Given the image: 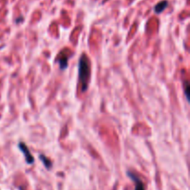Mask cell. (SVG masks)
Segmentation results:
<instances>
[{"label": "cell", "mask_w": 190, "mask_h": 190, "mask_svg": "<svg viewBox=\"0 0 190 190\" xmlns=\"http://www.w3.org/2000/svg\"><path fill=\"white\" fill-rule=\"evenodd\" d=\"M91 76L90 61L86 55L83 54L79 60V87L81 93H85L87 88Z\"/></svg>", "instance_id": "6da1fadb"}, {"label": "cell", "mask_w": 190, "mask_h": 190, "mask_svg": "<svg viewBox=\"0 0 190 190\" xmlns=\"http://www.w3.org/2000/svg\"><path fill=\"white\" fill-rule=\"evenodd\" d=\"M69 54L70 51L68 49L66 50H62L57 57L56 60L58 61V63L59 64V68L60 70H65L68 66V59H69Z\"/></svg>", "instance_id": "7a4b0ae2"}, {"label": "cell", "mask_w": 190, "mask_h": 190, "mask_svg": "<svg viewBox=\"0 0 190 190\" xmlns=\"http://www.w3.org/2000/svg\"><path fill=\"white\" fill-rule=\"evenodd\" d=\"M18 147H19V148L21 150V152L23 153V155H24L25 159H26V162L28 164H33V162H34V159L32 156V154H31V152H30L29 148L26 147V145L24 143H22V142H20V143L18 144Z\"/></svg>", "instance_id": "3957f363"}, {"label": "cell", "mask_w": 190, "mask_h": 190, "mask_svg": "<svg viewBox=\"0 0 190 190\" xmlns=\"http://www.w3.org/2000/svg\"><path fill=\"white\" fill-rule=\"evenodd\" d=\"M127 174L129 175V177L131 178V179H132V180L134 182V184H135V188H134V190H145L144 184L142 183V181L139 179V178H138L137 176L134 175V174H132V173H130V171H128Z\"/></svg>", "instance_id": "277c9868"}, {"label": "cell", "mask_w": 190, "mask_h": 190, "mask_svg": "<svg viewBox=\"0 0 190 190\" xmlns=\"http://www.w3.org/2000/svg\"><path fill=\"white\" fill-rule=\"evenodd\" d=\"M168 7V1H166V0H163V1L158 3L155 8H154V11H155V13L157 14H159L162 13V11H164V9H166V8Z\"/></svg>", "instance_id": "5b68a950"}, {"label": "cell", "mask_w": 190, "mask_h": 190, "mask_svg": "<svg viewBox=\"0 0 190 190\" xmlns=\"http://www.w3.org/2000/svg\"><path fill=\"white\" fill-rule=\"evenodd\" d=\"M39 159L43 162L44 165L46 166V167L47 169L51 168L52 163H51V162L49 161V159H47L45 155H43V154H40V155H39Z\"/></svg>", "instance_id": "8992f818"}, {"label": "cell", "mask_w": 190, "mask_h": 190, "mask_svg": "<svg viewBox=\"0 0 190 190\" xmlns=\"http://www.w3.org/2000/svg\"><path fill=\"white\" fill-rule=\"evenodd\" d=\"M188 89H189V84H188L187 81H186V83H185V95H186V97L187 101H189V97H188Z\"/></svg>", "instance_id": "52a82bcc"}]
</instances>
